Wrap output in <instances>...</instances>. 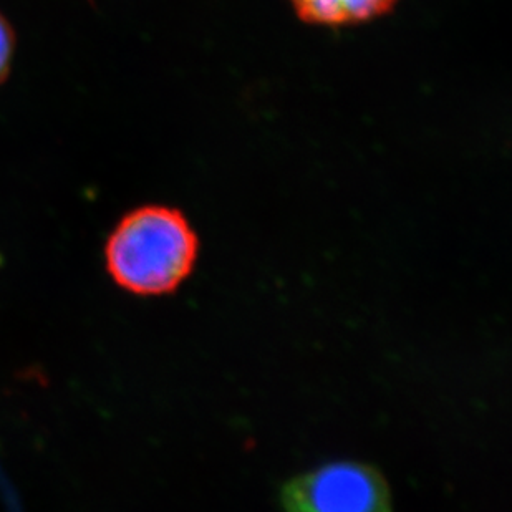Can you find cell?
Masks as SVG:
<instances>
[{
    "mask_svg": "<svg viewBox=\"0 0 512 512\" xmlns=\"http://www.w3.org/2000/svg\"><path fill=\"white\" fill-rule=\"evenodd\" d=\"M198 254V234L183 213L168 206L126 214L105 252L113 281L138 295L174 292L193 272Z\"/></svg>",
    "mask_w": 512,
    "mask_h": 512,
    "instance_id": "1",
    "label": "cell"
},
{
    "mask_svg": "<svg viewBox=\"0 0 512 512\" xmlns=\"http://www.w3.org/2000/svg\"><path fill=\"white\" fill-rule=\"evenodd\" d=\"M285 512H393L387 479L370 464L335 461L284 484Z\"/></svg>",
    "mask_w": 512,
    "mask_h": 512,
    "instance_id": "2",
    "label": "cell"
},
{
    "mask_svg": "<svg viewBox=\"0 0 512 512\" xmlns=\"http://www.w3.org/2000/svg\"><path fill=\"white\" fill-rule=\"evenodd\" d=\"M300 19L307 24L340 25L362 24L387 14L397 0H289Z\"/></svg>",
    "mask_w": 512,
    "mask_h": 512,
    "instance_id": "3",
    "label": "cell"
},
{
    "mask_svg": "<svg viewBox=\"0 0 512 512\" xmlns=\"http://www.w3.org/2000/svg\"><path fill=\"white\" fill-rule=\"evenodd\" d=\"M15 35L9 22L0 14V83L10 72V63L14 57Z\"/></svg>",
    "mask_w": 512,
    "mask_h": 512,
    "instance_id": "4",
    "label": "cell"
}]
</instances>
